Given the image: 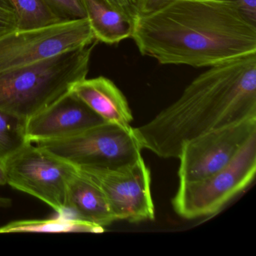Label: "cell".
<instances>
[{"label":"cell","instance_id":"1","mask_svg":"<svg viewBox=\"0 0 256 256\" xmlns=\"http://www.w3.org/2000/svg\"><path fill=\"white\" fill-rule=\"evenodd\" d=\"M132 38L162 65L210 67L256 53V26L226 0H170L140 14Z\"/></svg>","mask_w":256,"mask_h":256},{"label":"cell","instance_id":"2","mask_svg":"<svg viewBox=\"0 0 256 256\" xmlns=\"http://www.w3.org/2000/svg\"><path fill=\"white\" fill-rule=\"evenodd\" d=\"M256 116V53L209 67L149 122L133 128L142 149L178 158L188 140Z\"/></svg>","mask_w":256,"mask_h":256},{"label":"cell","instance_id":"3","mask_svg":"<svg viewBox=\"0 0 256 256\" xmlns=\"http://www.w3.org/2000/svg\"><path fill=\"white\" fill-rule=\"evenodd\" d=\"M98 42L0 73V109L28 120L58 101L86 78Z\"/></svg>","mask_w":256,"mask_h":256},{"label":"cell","instance_id":"4","mask_svg":"<svg viewBox=\"0 0 256 256\" xmlns=\"http://www.w3.org/2000/svg\"><path fill=\"white\" fill-rule=\"evenodd\" d=\"M34 144L77 168L116 170L142 158V149L133 127L124 128L110 122H103L66 138Z\"/></svg>","mask_w":256,"mask_h":256},{"label":"cell","instance_id":"5","mask_svg":"<svg viewBox=\"0 0 256 256\" xmlns=\"http://www.w3.org/2000/svg\"><path fill=\"white\" fill-rule=\"evenodd\" d=\"M256 172L254 134L224 168L199 180L180 182L172 200L174 210L186 220L214 215L250 186Z\"/></svg>","mask_w":256,"mask_h":256},{"label":"cell","instance_id":"6","mask_svg":"<svg viewBox=\"0 0 256 256\" xmlns=\"http://www.w3.org/2000/svg\"><path fill=\"white\" fill-rule=\"evenodd\" d=\"M7 184L64 214L67 186L77 168L28 142L4 163Z\"/></svg>","mask_w":256,"mask_h":256},{"label":"cell","instance_id":"7","mask_svg":"<svg viewBox=\"0 0 256 256\" xmlns=\"http://www.w3.org/2000/svg\"><path fill=\"white\" fill-rule=\"evenodd\" d=\"M97 41L88 19L10 32L0 38V73L30 65Z\"/></svg>","mask_w":256,"mask_h":256},{"label":"cell","instance_id":"8","mask_svg":"<svg viewBox=\"0 0 256 256\" xmlns=\"http://www.w3.org/2000/svg\"><path fill=\"white\" fill-rule=\"evenodd\" d=\"M256 134V116L204 133L182 146L178 158L180 182L208 178L228 166Z\"/></svg>","mask_w":256,"mask_h":256},{"label":"cell","instance_id":"9","mask_svg":"<svg viewBox=\"0 0 256 256\" xmlns=\"http://www.w3.org/2000/svg\"><path fill=\"white\" fill-rule=\"evenodd\" d=\"M102 191L115 220L137 223L155 218L150 170L143 157L116 170L78 168Z\"/></svg>","mask_w":256,"mask_h":256},{"label":"cell","instance_id":"10","mask_svg":"<svg viewBox=\"0 0 256 256\" xmlns=\"http://www.w3.org/2000/svg\"><path fill=\"white\" fill-rule=\"evenodd\" d=\"M106 122L71 91L26 120L32 143L66 138Z\"/></svg>","mask_w":256,"mask_h":256},{"label":"cell","instance_id":"11","mask_svg":"<svg viewBox=\"0 0 256 256\" xmlns=\"http://www.w3.org/2000/svg\"><path fill=\"white\" fill-rule=\"evenodd\" d=\"M70 91L106 122L131 128L133 116L128 101L110 79L104 76L86 78L76 83Z\"/></svg>","mask_w":256,"mask_h":256},{"label":"cell","instance_id":"12","mask_svg":"<svg viewBox=\"0 0 256 256\" xmlns=\"http://www.w3.org/2000/svg\"><path fill=\"white\" fill-rule=\"evenodd\" d=\"M64 214L102 228L116 221L102 191L78 168L67 186Z\"/></svg>","mask_w":256,"mask_h":256},{"label":"cell","instance_id":"13","mask_svg":"<svg viewBox=\"0 0 256 256\" xmlns=\"http://www.w3.org/2000/svg\"><path fill=\"white\" fill-rule=\"evenodd\" d=\"M82 1L97 41L112 46L132 38L133 22L128 18L115 11L104 0Z\"/></svg>","mask_w":256,"mask_h":256},{"label":"cell","instance_id":"14","mask_svg":"<svg viewBox=\"0 0 256 256\" xmlns=\"http://www.w3.org/2000/svg\"><path fill=\"white\" fill-rule=\"evenodd\" d=\"M104 228L78 221L65 214L47 220H18L0 227V234L8 233H70L91 232L101 233Z\"/></svg>","mask_w":256,"mask_h":256},{"label":"cell","instance_id":"15","mask_svg":"<svg viewBox=\"0 0 256 256\" xmlns=\"http://www.w3.org/2000/svg\"><path fill=\"white\" fill-rule=\"evenodd\" d=\"M14 8L18 29H38L62 23L44 0H8Z\"/></svg>","mask_w":256,"mask_h":256},{"label":"cell","instance_id":"16","mask_svg":"<svg viewBox=\"0 0 256 256\" xmlns=\"http://www.w3.org/2000/svg\"><path fill=\"white\" fill-rule=\"evenodd\" d=\"M26 120L0 109V162L2 164L30 142L26 137Z\"/></svg>","mask_w":256,"mask_h":256},{"label":"cell","instance_id":"17","mask_svg":"<svg viewBox=\"0 0 256 256\" xmlns=\"http://www.w3.org/2000/svg\"><path fill=\"white\" fill-rule=\"evenodd\" d=\"M50 10L64 22L86 18L82 0H44Z\"/></svg>","mask_w":256,"mask_h":256},{"label":"cell","instance_id":"18","mask_svg":"<svg viewBox=\"0 0 256 256\" xmlns=\"http://www.w3.org/2000/svg\"><path fill=\"white\" fill-rule=\"evenodd\" d=\"M18 20L8 0H0V38L18 30Z\"/></svg>","mask_w":256,"mask_h":256},{"label":"cell","instance_id":"19","mask_svg":"<svg viewBox=\"0 0 256 256\" xmlns=\"http://www.w3.org/2000/svg\"><path fill=\"white\" fill-rule=\"evenodd\" d=\"M104 2L115 11L124 14L134 23L140 16L142 0H104Z\"/></svg>","mask_w":256,"mask_h":256},{"label":"cell","instance_id":"20","mask_svg":"<svg viewBox=\"0 0 256 256\" xmlns=\"http://www.w3.org/2000/svg\"><path fill=\"white\" fill-rule=\"evenodd\" d=\"M236 7L241 16L256 26V0H226Z\"/></svg>","mask_w":256,"mask_h":256},{"label":"cell","instance_id":"21","mask_svg":"<svg viewBox=\"0 0 256 256\" xmlns=\"http://www.w3.org/2000/svg\"><path fill=\"white\" fill-rule=\"evenodd\" d=\"M170 0H142L140 14H148L168 4Z\"/></svg>","mask_w":256,"mask_h":256},{"label":"cell","instance_id":"22","mask_svg":"<svg viewBox=\"0 0 256 256\" xmlns=\"http://www.w3.org/2000/svg\"><path fill=\"white\" fill-rule=\"evenodd\" d=\"M7 184L6 175L5 168L2 162H0V186H5Z\"/></svg>","mask_w":256,"mask_h":256},{"label":"cell","instance_id":"23","mask_svg":"<svg viewBox=\"0 0 256 256\" xmlns=\"http://www.w3.org/2000/svg\"><path fill=\"white\" fill-rule=\"evenodd\" d=\"M12 205V200L8 198L0 196V208H8Z\"/></svg>","mask_w":256,"mask_h":256}]
</instances>
